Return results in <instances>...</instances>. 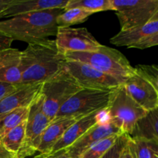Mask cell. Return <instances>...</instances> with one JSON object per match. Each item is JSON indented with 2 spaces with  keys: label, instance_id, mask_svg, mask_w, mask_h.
<instances>
[{
  "label": "cell",
  "instance_id": "cell-25",
  "mask_svg": "<svg viewBox=\"0 0 158 158\" xmlns=\"http://www.w3.org/2000/svg\"><path fill=\"white\" fill-rule=\"evenodd\" d=\"M129 143L134 158H152V149L149 140L131 137Z\"/></svg>",
  "mask_w": 158,
  "mask_h": 158
},
{
  "label": "cell",
  "instance_id": "cell-3",
  "mask_svg": "<svg viewBox=\"0 0 158 158\" xmlns=\"http://www.w3.org/2000/svg\"><path fill=\"white\" fill-rule=\"evenodd\" d=\"M67 60L80 62L89 65L97 70L118 80L121 84L134 75L136 69L125 56L118 50L102 45L94 52H66Z\"/></svg>",
  "mask_w": 158,
  "mask_h": 158
},
{
  "label": "cell",
  "instance_id": "cell-19",
  "mask_svg": "<svg viewBox=\"0 0 158 158\" xmlns=\"http://www.w3.org/2000/svg\"><path fill=\"white\" fill-rule=\"evenodd\" d=\"M130 136L132 138L158 142V107L148 112L143 118L139 120Z\"/></svg>",
  "mask_w": 158,
  "mask_h": 158
},
{
  "label": "cell",
  "instance_id": "cell-7",
  "mask_svg": "<svg viewBox=\"0 0 158 158\" xmlns=\"http://www.w3.org/2000/svg\"><path fill=\"white\" fill-rule=\"evenodd\" d=\"M112 3L122 31L146 24L158 11V0H112Z\"/></svg>",
  "mask_w": 158,
  "mask_h": 158
},
{
  "label": "cell",
  "instance_id": "cell-13",
  "mask_svg": "<svg viewBox=\"0 0 158 158\" xmlns=\"http://www.w3.org/2000/svg\"><path fill=\"white\" fill-rule=\"evenodd\" d=\"M104 113L105 110H102L95 111L88 115L80 117L66 130L63 137L54 145L51 152H55V151L69 148L80 137H81L86 131H89L94 125L99 123L101 120L100 117Z\"/></svg>",
  "mask_w": 158,
  "mask_h": 158
},
{
  "label": "cell",
  "instance_id": "cell-23",
  "mask_svg": "<svg viewBox=\"0 0 158 158\" xmlns=\"http://www.w3.org/2000/svg\"><path fill=\"white\" fill-rule=\"evenodd\" d=\"M92 13L80 8L65 9L58 17L56 23L58 27H70V26L83 23Z\"/></svg>",
  "mask_w": 158,
  "mask_h": 158
},
{
  "label": "cell",
  "instance_id": "cell-36",
  "mask_svg": "<svg viewBox=\"0 0 158 158\" xmlns=\"http://www.w3.org/2000/svg\"><path fill=\"white\" fill-rule=\"evenodd\" d=\"M157 19H158V11H157V12H156L155 15H154V16H153L152 19H151V21H152V20H157Z\"/></svg>",
  "mask_w": 158,
  "mask_h": 158
},
{
  "label": "cell",
  "instance_id": "cell-2",
  "mask_svg": "<svg viewBox=\"0 0 158 158\" xmlns=\"http://www.w3.org/2000/svg\"><path fill=\"white\" fill-rule=\"evenodd\" d=\"M63 11L64 9H49L11 17L0 21V32L28 44L46 40L56 35L57 17Z\"/></svg>",
  "mask_w": 158,
  "mask_h": 158
},
{
  "label": "cell",
  "instance_id": "cell-4",
  "mask_svg": "<svg viewBox=\"0 0 158 158\" xmlns=\"http://www.w3.org/2000/svg\"><path fill=\"white\" fill-rule=\"evenodd\" d=\"M107 119L119 131L131 135L137 122L148 114L127 94L123 85L112 91L107 108L105 110Z\"/></svg>",
  "mask_w": 158,
  "mask_h": 158
},
{
  "label": "cell",
  "instance_id": "cell-20",
  "mask_svg": "<svg viewBox=\"0 0 158 158\" xmlns=\"http://www.w3.org/2000/svg\"><path fill=\"white\" fill-rule=\"evenodd\" d=\"M26 120L14 129L11 130L6 135L0 138V143L9 152L16 156L17 158L21 152L24 143Z\"/></svg>",
  "mask_w": 158,
  "mask_h": 158
},
{
  "label": "cell",
  "instance_id": "cell-6",
  "mask_svg": "<svg viewBox=\"0 0 158 158\" xmlns=\"http://www.w3.org/2000/svg\"><path fill=\"white\" fill-rule=\"evenodd\" d=\"M113 90L80 89L60 107L55 118L61 117H82L95 111L106 110Z\"/></svg>",
  "mask_w": 158,
  "mask_h": 158
},
{
  "label": "cell",
  "instance_id": "cell-5",
  "mask_svg": "<svg viewBox=\"0 0 158 158\" xmlns=\"http://www.w3.org/2000/svg\"><path fill=\"white\" fill-rule=\"evenodd\" d=\"M83 88L73 78L63 69L50 80L42 84L41 94L43 97V110L52 121L62 106Z\"/></svg>",
  "mask_w": 158,
  "mask_h": 158
},
{
  "label": "cell",
  "instance_id": "cell-21",
  "mask_svg": "<svg viewBox=\"0 0 158 158\" xmlns=\"http://www.w3.org/2000/svg\"><path fill=\"white\" fill-rule=\"evenodd\" d=\"M29 107L14 110L0 117V138L27 120Z\"/></svg>",
  "mask_w": 158,
  "mask_h": 158
},
{
  "label": "cell",
  "instance_id": "cell-14",
  "mask_svg": "<svg viewBox=\"0 0 158 158\" xmlns=\"http://www.w3.org/2000/svg\"><path fill=\"white\" fill-rule=\"evenodd\" d=\"M42 84L21 83L18 89L0 102V117L19 108L29 107L41 92Z\"/></svg>",
  "mask_w": 158,
  "mask_h": 158
},
{
  "label": "cell",
  "instance_id": "cell-29",
  "mask_svg": "<svg viewBox=\"0 0 158 158\" xmlns=\"http://www.w3.org/2000/svg\"><path fill=\"white\" fill-rule=\"evenodd\" d=\"M155 46H158V32L155 35H152V36H150L148 38L144 39L142 41L139 42L138 43L133 46L132 48L144 49Z\"/></svg>",
  "mask_w": 158,
  "mask_h": 158
},
{
  "label": "cell",
  "instance_id": "cell-31",
  "mask_svg": "<svg viewBox=\"0 0 158 158\" xmlns=\"http://www.w3.org/2000/svg\"><path fill=\"white\" fill-rule=\"evenodd\" d=\"M12 41L13 40L12 39L0 32V51L7 48H10Z\"/></svg>",
  "mask_w": 158,
  "mask_h": 158
},
{
  "label": "cell",
  "instance_id": "cell-26",
  "mask_svg": "<svg viewBox=\"0 0 158 158\" xmlns=\"http://www.w3.org/2000/svg\"><path fill=\"white\" fill-rule=\"evenodd\" d=\"M131 136L127 134H121L114 146L101 158H122V155L129 142Z\"/></svg>",
  "mask_w": 158,
  "mask_h": 158
},
{
  "label": "cell",
  "instance_id": "cell-11",
  "mask_svg": "<svg viewBox=\"0 0 158 158\" xmlns=\"http://www.w3.org/2000/svg\"><path fill=\"white\" fill-rule=\"evenodd\" d=\"M127 94L145 110L158 107V91L145 77L136 72L123 83Z\"/></svg>",
  "mask_w": 158,
  "mask_h": 158
},
{
  "label": "cell",
  "instance_id": "cell-35",
  "mask_svg": "<svg viewBox=\"0 0 158 158\" xmlns=\"http://www.w3.org/2000/svg\"><path fill=\"white\" fill-rule=\"evenodd\" d=\"M129 142H130V140H129ZM129 142H128L126 148L124 149V151H123V155H122V158H134V155H133L132 151H131V147H130Z\"/></svg>",
  "mask_w": 158,
  "mask_h": 158
},
{
  "label": "cell",
  "instance_id": "cell-27",
  "mask_svg": "<svg viewBox=\"0 0 158 158\" xmlns=\"http://www.w3.org/2000/svg\"><path fill=\"white\" fill-rule=\"evenodd\" d=\"M136 72L147 79L158 91V66L157 65H137Z\"/></svg>",
  "mask_w": 158,
  "mask_h": 158
},
{
  "label": "cell",
  "instance_id": "cell-22",
  "mask_svg": "<svg viewBox=\"0 0 158 158\" xmlns=\"http://www.w3.org/2000/svg\"><path fill=\"white\" fill-rule=\"evenodd\" d=\"M72 8H80L92 14L102 11H114L112 0H69L64 9Z\"/></svg>",
  "mask_w": 158,
  "mask_h": 158
},
{
  "label": "cell",
  "instance_id": "cell-32",
  "mask_svg": "<svg viewBox=\"0 0 158 158\" xmlns=\"http://www.w3.org/2000/svg\"><path fill=\"white\" fill-rule=\"evenodd\" d=\"M0 158H17L16 156L9 152L5 147L0 143Z\"/></svg>",
  "mask_w": 158,
  "mask_h": 158
},
{
  "label": "cell",
  "instance_id": "cell-34",
  "mask_svg": "<svg viewBox=\"0 0 158 158\" xmlns=\"http://www.w3.org/2000/svg\"><path fill=\"white\" fill-rule=\"evenodd\" d=\"M152 149V158H158V142L149 140Z\"/></svg>",
  "mask_w": 158,
  "mask_h": 158
},
{
  "label": "cell",
  "instance_id": "cell-16",
  "mask_svg": "<svg viewBox=\"0 0 158 158\" xmlns=\"http://www.w3.org/2000/svg\"><path fill=\"white\" fill-rule=\"evenodd\" d=\"M69 0H14L2 14V18H11L22 14L55 9H64Z\"/></svg>",
  "mask_w": 158,
  "mask_h": 158
},
{
  "label": "cell",
  "instance_id": "cell-12",
  "mask_svg": "<svg viewBox=\"0 0 158 158\" xmlns=\"http://www.w3.org/2000/svg\"><path fill=\"white\" fill-rule=\"evenodd\" d=\"M119 134L123 133L119 131L106 118L104 120H101L99 123L94 125L77 141L66 149L72 158H80L88 149L96 143L113 134Z\"/></svg>",
  "mask_w": 158,
  "mask_h": 158
},
{
  "label": "cell",
  "instance_id": "cell-9",
  "mask_svg": "<svg viewBox=\"0 0 158 158\" xmlns=\"http://www.w3.org/2000/svg\"><path fill=\"white\" fill-rule=\"evenodd\" d=\"M66 70L83 89L113 90L120 85L113 78L89 65L73 60H66L63 66Z\"/></svg>",
  "mask_w": 158,
  "mask_h": 158
},
{
  "label": "cell",
  "instance_id": "cell-33",
  "mask_svg": "<svg viewBox=\"0 0 158 158\" xmlns=\"http://www.w3.org/2000/svg\"><path fill=\"white\" fill-rule=\"evenodd\" d=\"M14 0H0V19H1V15L11 5Z\"/></svg>",
  "mask_w": 158,
  "mask_h": 158
},
{
  "label": "cell",
  "instance_id": "cell-17",
  "mask_svg": "<svg viewBox=\"0 0 158 158\" xmlns=\"http://www.w3.org/2000/svg\"><path fill=\"white\" fill-rule=\"evenodd\" d=\"M82 117H61L53 119L42 135L37 152L40 154L51 152L54 145L63 137L66 130Z\"/></svg>",
  "mask_w": 158,
  "mask_h": 158
},
{
  "label": "cell",
  "instance_id": "cell-18",
  "mask_svg": "<svg viewBox=\"0 0 158 158\" xmlns=\"http://www.w3.org/2000/svg\"><path fill=\"white\" fill-rule=\"evenodd\" d=\"M157 32L158 19L152 20L138 27L127 30H120L117 35L110 39V43L117 46H127L128 48H132L133 46L139 42L152 36Z\"/></svg>",
  "mask_w": 158,
  "mask_h": 158
},
{
  "label": "cell",
  "instance_id": "cell-30",
  "mask_svg": "<svg viewBox=\"0 0 158 158\" xmlns=\"http://www.w3.org/2000/svg\"><path fill=\"white\" fill-rule=\"evenodd\" d=\"M34 158H72L68 154L66 149L60 150L55 152H50L48 154H40L35 156Z\"/></svg>",
  "mask_w": 158,
  "mask_h": 158
},
{
  "label": "cell",
  "instance_id": "cell-10",
  "mask_svg": "<svg viewBox=\"0 0 158 158\" xmlns=\"http://www.w3.org/2000/svg\"><path fill=\"white\" fill-rule=\"evenodd\" d=\"M55 42L60 53L94 52L101 47L95 37L86 28L58 27Z\"/></svg>",
  "mask_w": 158,
  "mask_h": 158
},
{
  "label": "cell",
  "instance_id": "cell-28",
  "mask_svg": "<svg viewBox=\"0 0 158 158\" xmlns=\"http://www.w3.org/2000/svg\"><path fill=\"white\" fill-rule=\"evenodd\" d=\"M20 86H21V83L20 84H12V83L0 81V102L3 99L7 97L8 96L15 92L16 89H19Z\"/></svg>",
  "mask_w": 158,
  "mask_h": 158
},
{
  "label": "cell",
  "instance_id": "cell-1",
  "mask_svg": "<svg viewBox=\"0 0 158 158\" xmlns=\"http://www.w3.org/2000/svg\"><path fill=\"white\" fill-rule=\"evenodd\" d=\"M66 60L55 40L46 39L29 43L22 51L21 83H43L63 70Z\"/></svg>",
  "mask_w": 158,
  "mask_h": 158
},
{
  "label": "cell",
  "instance_id": "cell-24",
  "mask_svg": "<svg viewBox=\"0 0 158 158\" xmlns=\"http://www.w3.org/2000/svg\"><path fill=\"white\" fill-rule=\"evenodd\" d=\"M120 134H113L100 140L88 149L80 158H101L114 146Z\"/></svg>",
  "mask_w": 158,
  "mask_h": 158
},
{
  "label": "cell",
  "instance_id": "cell-15",
  "mask_svg": "<svg viewBox=\"0 0 158 158\" xmlns=\"http://www.w3.org/2000/svg\"><path fill=\"white\" fill-rule=\"evenodd\" d=\"M22 51L7 48L0 51V81L12 84L22 83Z\"/></svg>",
  "mask_w": 158,
  "mask_h": 158
},
{
  "label": "cell",
  "instance_id": "cell-8",
  "mask_svg": "<svg viewBox=\"0 0 158 158\" xmlns=\"http://www.w3.org/2000/svg\"><path fill=\"white\" fill-rule=\"evenodd\" d=\"M43 97L41 92L29 106L26 125L25 140L18 158H29L37 152L42 135L51 120L43 110Z\"/></svg>",
  "mask_w": 158,
  "mask_h": 158
}]
</instances>
